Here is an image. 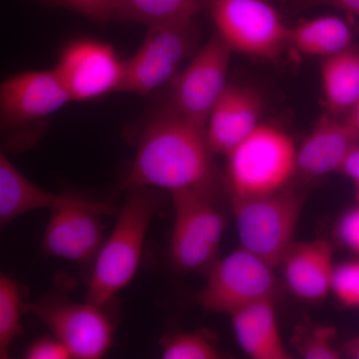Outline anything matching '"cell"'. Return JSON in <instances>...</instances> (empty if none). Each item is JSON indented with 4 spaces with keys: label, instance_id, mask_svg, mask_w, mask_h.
<instances>
[{
    "label": "cell",
    "instance_id": "cell-18",
    "mask_svg": "<svg viewBox=\"0 0 359 359\" xmlns=\"http://www.w3.org/2000/svg\"><path fill=\"white\" fill-rule=\"evenodd\" d=\"M230 316L238 346L250 358H292L280 334L273 299L254 302Z\"/></svg>",
    "mask_w": 359,
    "mask_h": 359
},
{
    "label": "cell",
    "instance_id": "cell-19",
    "mask_svg": "<svg viewBox=\"0 0 359 359\" xmlns=\"http://www.w3.org/2000/svg\"><path fill=\"white\" fill-rule=\"evenodd\" d=\"M320 82L327 112H347L359 100V49L353 46L328 56L320 67Z\"/></svg>",
    "mask_w": 359,
    "mask_h": 359
},
{
    "label": "cell",
    "instance_id": "cell-22",
    "mask_svg": "<svg viewBox=\"0 0 359 359\" xmlns=\"http://www.w3.org/2000/svg\"><path fill=\"white\" fill-rule=\"evenodd\" d=\"M25 304L20 283L0 273V359L8 358L14 340L22 334Z\"/></svg>",
    "mask_w": 359,
    "mask_h": 359
},
{
    "label": "cell",
    "instance_id": "cell-28",
    "mask_svg": "<svg viewBox=\"0 0 359 359\" xmlns=\"http://www.w3.org/2000/svg\"><path fill=\"white\" fill-rule=\"evenodd\" d=\"M339 235L342 243L359 256V207L344 215L339 224Z\"/></svg>",
    "mask_w": 359,
    "mask_h": 359
},
{
    "label": "cell",
    "instance_id": "cell-13",
    "mask_svg": "<svg viewBox=\"0 0 359 359\" xmlns=\"http://www.w3.org/2000/svg\"><path fill=\"white\" fill-rule=\"evenodd\" d=\"M51 212L42 237V252L80 266H92L105 241L101 217L108 215L85 205H63Z\"/></svg>",
    "mask_w": 359,
    "mask_h": 359
},
{
    "label": "cell",
    "instance_id": "cell-2",
    "mask_svg": "<svg viewBox=\"0 0 359 359\" xmlns=\"http://www.w3.org/2000/svg\"><path fill=\"white\" fill-rule=\"evenodd\" d=\"M111 235L92 264L87 301L107 306L133 280L140 264L149 228L159 210L155 189L129 187Z\"/></svg>",
    "mask_w": 359,
    "mask_h": 359
},
{
    "label": "cell",
    "instance_id": "cell-26",
    "mask_svg": "<svg viewBox=\"0 0 359 359\" xmlns=\"http://www.w3.org/2000/svg\"><path fill=\"white\" fill-rule=\"evenodd\" d=\"M46 1L76 11L96 22L104 23L111 18H114L117 0H46Z\"/></svg>",
    "mask_w": 359,
    "mask_h": 359
},
{
    "label": "cell",
    "instance_id": "cell-7",
    "mask_svg": "<svg viewBox=\"0 0 359 359\" xmlns=\"http://www.w3.org/2000/svg\"><path fill=\"white\" fill-rule=\"evenodd\" d=\"M212 188L172 193L174 224L170 257L186 273L202 271L214 264L224 231L223 215L212 200Z\"/></svg>",
    "mask_w": 359,
    "mask_h": 359
},
{
    "label": "cell",
    "instance_id": "cell-5",
    "mask_svg": "<svg viewBox=\"0 0 359 359\" xmlns=\"http://www.w3.org/2000/svg\"><path fill=\"white\" fill-rule=\"evenodd\" d=\"M243 249L273 266H280L294 244L304 201L302 194L285 190L262 197L231 198Z\"/></svg>",
    "mask_w": 359,
    "mask_h": 359
},
{
    "label": "cell",
    "instance_id": "cell-33",
    "mask_svg": "<svg viewBox=\"0 0 359 359\" xmlns=\"http://www.w3.org/2000/svg\"><path fill=\"white\" fill-rule=\"evenodd\" d=\"M358 202H359V189H358Z\"/></svg>",
    "mask_w": 359,
    "mask_h": 359
},
{
    "label": "cell",
    "instance_id": "cell-25",
    "mask_svg": "<svg viewBox=\"0 0 359 359\" xmlns=\"http://www.w3.org/2000/svg\"><path fill=\"white\" fill-rule=\"evenodd\" d=\"M332 292L342 306L359 308V259L334 266Z\"/></svg>",
    "mask_w": 359,
    "mask_h": 359
},
{
    "label": "cell",
    "instance_id": "cell-11",
    "mask_svg": "<svg viewBox=\"0 0 359 359\" xmlns=\"http://www.w3.org/2000/svg\"><path fill=\"white\" fill-rule=\"evenodd\" d=\"M231 51L217 33L192 55L185 69L173 78L169 107L205 129L215 104L228 85Z\"/></svg>",
    "mask_w": 359,
    "mask_h": 359
},
{
    "label": "cell",
    "instance_id": "cell-15",
    "mask_svg": "<svg viewBox=\"0 0 359 359\" xmlns=\"http://www.w3.org/2000/svg\"><path fill=\"white\" fill-rule=\"evenodd\" d=\"M63 205H85L117 216L119 210L112 203L47 192L33 184L13 166L0 146V235L7 224L26 212L55 209Z\"/></svg>",
    "mask_w": 359,
    "mask_h": 359
},
{
    "label": "cell",
    "instance_id": "cell-9",
    "mask_svg": "<svg viewBox=\"0 0 359 359\" xmlns=\"http://www.w3.org/2000/svg\"><path fill=\"white\" fill-rule=\"evenodd\" d=\"M275 269L240 247L210 266L196 299L205 311L231 316L254 302L273 299Z\"/></svg>",
    "mask_w": 359,
    "mask_h": 359
},
{
    "label": "cell",
    "instance_id": "cell-24",
    "mask_svg": "<svg viewBox=\"0 0 359 359\" xmlns=\"http://www.w3.org/2000/svg\"><path fill=\"white\" fill-rule=\"evenodd\" d=\"M337 330L330 325L302 327L294 341L297 353L304 359H339L342 353L335 348Z\"/></svg>",
    "mask_w": 359,
    "mask_h": 359
},
{
    "label": "cell",
    "instance_id": "cell-31",
    "mask_svg": "<svg viewBox=\"0 0 359 359\" xmlns=\"http://www.w3.org/2000/svg\"><path fill=\"white\" fill-rule=\"evenodd\" d=\"M344 353L347 358L359 359V337H353L344 344Z\"/></svg>",
    "mask_w": 359,
    "mask_h": 359
},
{
    "label": "cell",
    "instance_id": "cell-32",
    "mask_svg": "<svg viewBox=\"0 0 359 359\" xmlns=\"http://www.w3.org/2000/svg\"><path fill=\"white\" fill-rule=\"evenodd\" d=\"M346 113V121L359 133V100Z\"/></svg>",
    "mask_w": 359,
    "mask_h": 359
},
{
    "label": "cell",
    "instance_id": "cell-30",
    "mask_svg": "<svg viewBox=\"0 0 359 359\" xmlns=\"http://www.w3.org/2000/svg\"><path fill=\"white\" fill-rule=\"evenodd\" d=\"M308 4H327L359 16V0H302Z\"/></svg>",
    "mask_w": 359,
    "mask_h": 359
},
{
    "label": "cell",
    "instance_id": "cell-21",
    "mask_svg": "<svg viewBox=\"0 0 359 359\" xmlns=\"http://www.w3.org/2000/svg\"><path fill=\"white\" fill-rule=\"evenodd\" d=\"M208 0H117L115 18L148 26L195 20Z\"/></svg>",
    "mask_w": 359,
    "mask_h": 359
},
{
    "label": "cell",
    "instance_id": "cell-17",
    "mask_svg": "<svg viewBox=\"0 0 359 359\" xmlns=\"http://www.w3.org/2000/svg\"><path fill=\"white\" fill-rule=\"evenodd\" d=\"M280 264L285 283L297 299L318 302L332 292L334 252L325 238L294 243Z\"/></svg>",
    "mask_w": 359,
    "mask_h": 359
},
{
    "label": "cell",
    "instance_id": "cell-27",
    "mask_svg": "<svg viewBox=\"0 0 359 359\" xmlns=\"http://www.w3.org/2000/svg\"><path fill=\"white\" fill-rule=\"evenodd\" d=\"M27 359H68L72 358L67 347L53 334L42 337L32 341L23 353Z\"/></svg>",
    "mask_w": 359,
    "mask_h": 359
},
{
    "label": "cell",
    "instance_id": "cell-14",
    "mask_svg": "<svg viewBox=\"0 0 359 359\" xmlns=\"http://www.w3.org/2000/svg\"><path fill=\"white\" fill-rule=\"evenodd\" d=\"M264 103L255 89L229 84L205 122L212 155L226 156L261 124Z\"/></svg>",
    "mask_w": 359,
    "mask_h": 359
},
{
    "label": "cell",
    "instance_id": "cell-4",
    "mask_svg": "<svg viewBox=\"0 0 359 359\" xmlns=\"http://www.w3.org/2000/svg\"><path fill=\"white\" fill-rule=\"evenodd\" d=\"M297 148L287 132L261 123L226 155L231 198L248 199L285 190L297 174Z\"/></svg>",
    "mask_w": 359,
    "mask_h": 359
},
{
    "label": "cell",
    "instance_id": "cell-1",
    "mask_svg": "<svg viewBox=\"0 0 359 359\" xmlns=\"http://www.w3.org/2000/svg\"><path fill=\"white\" fill-rule=\"evenodd\" d=\"M205 129L168 106L144 127L121 190L147 187L170 193L212 188L216 180Z\"/></svg>",
    "mask_w": 359,
    "mask_h": 359
},
{
    "label": "cell",
    "instance_id": "cell-6",
    "mask_svg": "<svg viewBox=\"0 0 359 359\" xmlns=\"http://www.w3.org/2000/svg\"><path fill=\"white\" fill-rule=\"evenodd\" d=\"M205 9L233 52L276 61L290 46L289 26L266 0H208Z\"/></svg>",
    "mask_w": 359,
    "mask_h": 359
},
{
    "label": "cell",
    "instance_id": "cell-16",
    "mask_svg": "<svg viewBox=\"0 0 359 359\" xmlns=\"http://www.w3.org/2000/svg\"><path fill=\"white\" fill-rule=\"evenodd\" d=\"M359 144V133L346 120L323 113L297 148V173L318 178L339 171L346 156Z\"/></svg>",
    "mask_w": 359,
    "mask_h": 359
},
{
    "label": "cell",
    "instance_id": "cell-12",
    "mask_svg": "<svg viewBox=\"0 0 359 359\" xmlns=\"http://www.w3.org/2000/svg\"><path fill=\"white\" fill-rule=\"evenodd\" d=\"M126 62L112 45L93 39H78L66 45L54 71L71 101L96 100L122 91Z\"/></svg>",
    "mask_w": 359,
    "mask_h": 359
},
{
    "label": "cell",
    "instance_id": "cell-29",
    "mask_svg": "<svg viewBox=\"0 0 359 359\" xmlns=\"http://www.w3.org/2000/svg\"><path fill=\"white\" fill-rule=\"evenodd\" d=\"M339 172L353 180L359 189V144L346 156Z\"/></svg>",
    "mask_w": 359,
    "mask_h": 359
},
{
    "label": "cell",
    "instance_id": "cell-3",
    "mask_svg": "<svg viewBox=\"0 0 359 359\" xmlns=\"http://www.w3.org/2000/svg\"><path fill=\"white\" fill-rule=\"evenodd\" d=\"M71 98L55 71H28L0 83V144L11 152L36 145L52 115Z\"/></svg>",
    "mask_w": 359,
    "mask_h": 359
},
{
    "label": "cell",
    "instance_id": "cell-23",
    "mask_svg": "<svg viewBox=\"0 0 359 359\" xmlns=\"http://www.w3.org/2000/svg\"><path fill=\"white\" fill-rule=\"evenodd\" d=\"M165 359H219L218 347L203 332H180L167 335L161 341Z\"/></svg>",
    "mask_w": 359,
    "mask_h": 359
},
{
    "label": "cell",
    "instance_id": "cell-20",
    "mask_svg": "<svg viewBox=\"0 0 359 359\" xmlns=\"http://www.w3.org/2000/svg\"><path fill=\"white\" fill-rule=\"evenodd\" d=\"M353 33L341 18L318 16L290 27L289 44L299 53L328 57L351 46Z\"/></svg>",
    "mask_w": 359,
    "mask_h": 359
},
{
    "label": "cell",
    "instance_id": "cell-10",
    "mask_svg": "<svg viewBox=\"0 0 359 359\" xmlns=\"http://www.w3.org/2000/svg\"><path fill=\"white\" fill-rule=\"evenodd\" d=\"M148 27L140 48L126 61L122 91L152 93L173 79L181 63L197 49L200 34L195 20Z\"/></svg>",
    "mask_w": 359,
    "mask_h": 359
},
{
    "label": "cell",
    "instance_id": "cell-8",
    "mask_svg": "<svg viewBox=\"0 0 359 359\" xmlns=\"http://www.w3.org/2000/svg\"><path fill=\"white\" fill-rule=\"evenodd\" d=\"M105 306L48 294L39 301L25 302L23 309L50 330L67 347L72 358L98 359L109 351L114 339V323Z\"/></svg>",
    "mask_w": 359,
    "mask_h": 359
}]
</instances>
